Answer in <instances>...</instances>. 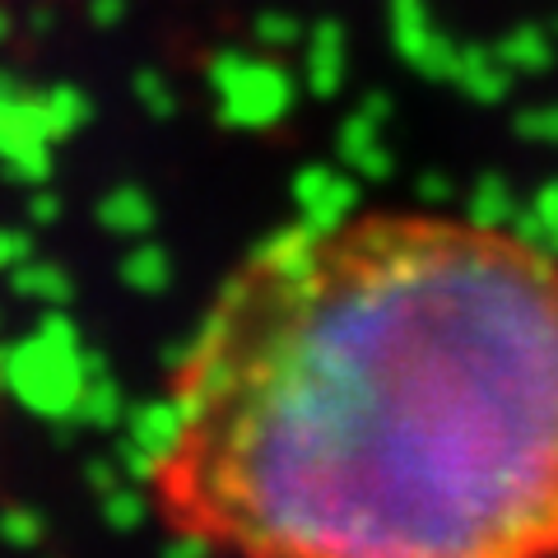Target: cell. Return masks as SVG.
Instances as JSON below:
<instances>
[{
  "label": "cell",
  "mask_w": 558,
  "mask_h": 558,
  "mask_svg": "<svg viewBox=\"0 0 558 558\" xmlns=\"http://www.w3.org/2000/svg\"><path fill=\"white\" fill-rule=\"evenodd\" d=\"M145 502L215 554H558V256L400 205L279 229L172 363Z\"/></svg>",
  "instance_id": "1"
}]
</instances>
